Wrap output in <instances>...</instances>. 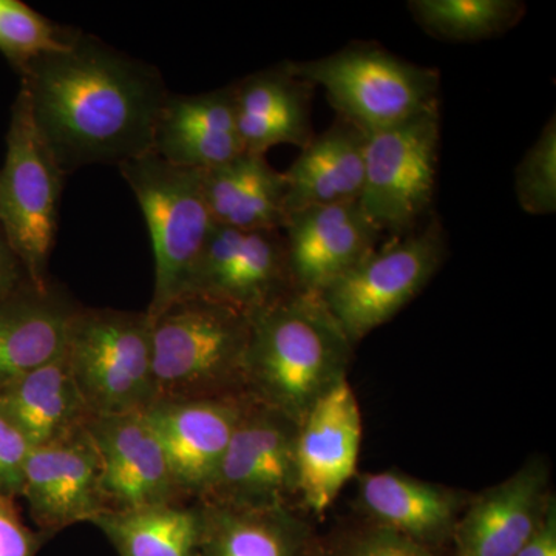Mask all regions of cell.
<instances>
[{"mask_svg": "<svg viewBox=\"0 0 556 556\" xmlns=\"http://www.w3.org/2000/svg\"><path fill=\"white\" fill-rule=\"evenodd\" d=\"M40 138L68 175L148 155L169 91L159 70L76 31L72 46L22 70Z\"/></svg>", "mask_w": 556, "mask_h": 556, "instance_id": "obj_1", "label": "cell"}, {"mask_svg": "<svg viewBox=\"0 0 556 556\" xmlns=\"http://www.w3.org/2000/svg\"><path fill=\"white\" fill-rule=\"evenodd\" d=\"M353 343L320 294L294 291L251 316L247 394L295 422L348 379Z\"/></svg>", "mask_w": 556, "mask_h": 556, "instance_id": "obj_2", "label": "cell"}, {"mask_svg": "<svg viewBox=\"0 0 556 556\" xmlns=\"http://www.w3.org/2000/svg\"><path fill=\"white\" fill-rule=\"evenodd\" d=\"M149 321L156 399L247 396L251 317L186 298Z\"/></svg>", "mask_w": 556, "mask_h": 556, "instance_id": "obj_3", "label": "cell"}, {"mask_svg": "<svg viewBox=\"0 0 556 556\" xmlns=\"http://www.w3.org/2000/svg\"><path fill=\"white\" fill-rule=\"evenodd\" d=\"M118 169L152 240L155 287L146 314L153 318L185 298L215 223L204 195L203 172L174 166L152 152Z\"/></svg>", "mask_w": 556, "mask_h": 556, "instance_id": "obj_4", "label": "cell"}, {"mask_svg": "<svg viewBox=\"0 0 556 556\" xmlns=\"http://www.w3.org/2000/svg\"><path fill=\"white\" fill-rule=\"evenodd\" d=\"M298 78L324 87L340 118L365 135L390 129L439 105V73L378 47H350L321 60L287 62Z\"/></svg>", "mask_w": 556, "mask_h": 556, "instance_id": "obj_5", "label": "cell"}, {"mask_svg": "<svg viewBox=\"0 0 556 556\" xmlns=\"http://www.w3.org/2000/svg\"><path fill=\"white\" fill-rule=\"evenodd\" d=\"M65 356L91 419L142 413L155 402L146 311L80 306Z\"/></svg>", "mask_w": 556, "mask_h": 556, "instance_id": "obj_6", "label": "cell"}, {"mask_svg": "<svg viewBox=\"0 0 556 556\" xmlns=\"http://www.w3.org/2000/svg\"><path fill=\"white\" fill-rule=\"evenodd\" d=\"M65 175L40 138L30 102L20 89L7 131L0 167V226L35 287L50 285L47 273L56 241Z\"/></svg>", "mask_w": 556, "mask_h": 556, "instance_id": "obj_7", "label": "cell"}, {"mask_svg": "<svg viewBox=\"0 0 556 556\" xmlns=\"http://www.w3.org/2000/svg\"><path fill=\"white\" fill-rule=\"evenodd\" d=\"M447 257V240L437 218L394 243L375 249L321 299L351 343L382 327L427 287Z\"/></svg>", "mask_w": 556, "mask_h": 556, "instance_id": "obj_8", "label": "cell"}, {"mask_svg": "<svg viewBox=\"0 0 556 556\" xmlns=\"http://www.w3.org/2000/svg\"><path fill=\"white\" fill-rule=\"evenodd\" d=\"M441 119L439 105L367 135L358 206L380 230L401 239L415 232L433 203Z\"/></svg>", "mask_w": 556, "mask_h": 556, "instance_id": "obj_9", "label": "cell"}, {"mask_svg": "<svg viewBox=\"0 0 556 556\" xmlns=\"http://www.w3.org/2000/svg\"><path fill=\"white\" fill-rule=\"evenodd\" d=\"M295 438V420L247 394L214 485L200 503L292 507L298 497Z\"/></svg>", "mask_w": 556, "mask_h": 556, "instance_id": "obj_10", "label": "cell"}, {"mask_svg": "<svg viewBox=\"0 0 556 556\" xmlns=\"http://www.w3.org/2000/svg\"><path fill=\"white\" fill-rule=\"evenodd\" d=\"M294 291L283 230L215 225L182 299L212 300L251 317Z\"/></svg>", "mask_w": 556, "mask_h": 556, "instance_id": "obj_11", "label": "cell"}, {"mask_svg": "<svg viewBox=\"0 0 556 556\" xmlns=\"http://www.w3.org/2000/svg\"><path fill=\"white\" fill-rule=\"evenodd\" d=\"M21 496L39 532L50 540L108 510L100 455L87 427L31 450Z\"/></svg>", "mask_w": 556, "mask_h": 556, "instance_id": "obj_12", "label": "cell"}, {"mask_svg": "<svg viewBox=\"0 0 556 556\" xmlns=\"http://www.w3.org/2000/svg\"><path fill=\"white\" fill-rule=\"evenodd\" d=\"M243 397L156 399L142 412L182 500L203 501L214 485Z\"/></svg>", "mask_w": 556, "mask_h": 556, "instance_id": "obj_13", "label": "cell"}, {"mask_svg": "<svg viewBox=\"0 0 556 556\" xmlns=\"http://www.w3.org/2000/svg\"><path fill=\"white\" fill-rule=\"evenodd\" d=\"M362 444V413L356 393L342 380L298 424V497L313 514L332 506L356 475Z\"/></svg>", "mask_w": 556, "mask_h": 556, "instance_id": "obj_14", "label": "cell"}, {"mask_svg": "<svg viewBox=\"0 0 556 556\" xmlns=\"http://www.w3.org/2000/svg\"><path fill=\"white\" fill-rule=\"evenodd\" d=\"M541 457L468 501L457 519L453 556H517L535 535L555 496Z\"/></svg>", "mask_w": 556, "mask_h": 556, "instance_id": "obj_15", "label": "cell"}, {"mask_svg": "<svg viewBox=\"0 0 556 556\" xmlns=\"http://www.w3.org/2000/svg\"><path fill=\"white\" fill-rule=\"evenodd\" d=\"M281 230L295 289L320 295L378 249L382 236L358 201L294 212Z\"/></svg>", "mask_w": 556, "mask_h": 556, "instance_id": "obj_16", "label": "cell"}, {"mask_svg": "<svg viewBox=\"0 0 556 556\" xmlns=\"http://www.w3.org/2000/svg\"><path fill=\"white\" fill-rule=\"evenodd\" d=\"M87 430L100 455L108 510L189 503L179 495L159 439L142 413L93 417Z\"/></svg>", "mask_w": 556, "mask_h": 556, "instance_id": "obj_17", "label": "cell"}, {"mask_svg": "<svg viewBox=\"0 0 556 556\" xmlns=\"http://www.w3.org/2000/svg\"><path fill=\"white\" fill-rule=\"evenodd\" d=\"M152 153L182 169L206 172L243 155L233 87L200 94H167Z\"/></svg>", "mask_w": 556, "mask_h": 556, "instance_id": "obj_18", "label": "cell"}, {"mask_svg": "<svg viewBox=\"0 0 556 556\" xmlns=\"http://www.w3.org/2000/svg\"><path fill=\"white\" fill-rule=\"evenodd\" d=\"M357 503L371 525L438 551L452 541L468 501L450 486L387 470L358 477Z\"/></svg>", "mask_w": 556, "mask_h": 556, "instance_id": "obj_19", "label": "cell"}, {"mask_svg": "<svg viewBox=\"0 0 556 556\" xmlns=\"http://www.w3.org/2000/svg\"><path fill=\"white\" fill-rule=\"evenodd\" d=\"M80 305L25 280L0 303V390L64 356Z\"/></svg>", "mask_w": 556, "mask_h": 556, "instance_id": "obj_20", "label": "cell"}, {"mask_svg": "<svg viewBox=\"0 0 556 556\" xmlns=\"http://www.w3.org/2000/svg\"><path fill=\"white\" fill-rule=\"evenodd\" d=\"M232 87L244 153L265 156L280 144L303 149L313 139L314 87L291 73L287 64L255 73Z\"/></svg>", "mask_w": 556, "mask_h": 556, "instance_id": "obj_21", "label": "cell"}, {"mask_svg": "<svg viewBox=\"0 0 556 556\" xmlns=\"http://www.w3.org/2000/svg\"><path fill=\"white\" fill-rule=\"evenodd\" d=\"M365 141L367 135L340 116L324 134L314 135L283 172L287 217L303 208L358 201L364 188Z\"/></svg>", "mask_w": 556, "mask_h": 556, "instance_id": "obj_22", "label": "cell"}, {"mask_svg": "<svg viewBox=\"0 0 556 556\" xmlns=\"http://www.w3.org/2000/svg\"><path fill=\"white\" fill-rule=\"evenodd\" d=\"M201 504L199 556H316L313 530L292 507Z\"/></svg>", "mask_w": 556, "mask_h": 556, "instance_id": "obj_23", "label": "cell"}, {"mask_svg": "<svg viewBox=\"0 0 556 556\" xmlns=\"http://www.w3.org/2000/svg\"><path fill=\"white\" fill-rule=\"evenodd\" d=\"M0 408L33 448L60 441L91 419L65 354L3 387Z\"/></svg>", "mask_w": 556, "mask_h": 556, "instance_id": "obj_24", "label": "cell"}, {"mask_svg": "<svg viewBox=\"0 0 556 556\" xmlns=\"http://www.w3.org/2000/svg\"><path fill=\"white\" fill-rule=\"evenodd\" d=\"M203 186L215 225L240 230L283 229L287 182L265 156L243 153L203 172Z\"/></svg>", "mask_w": 556, "mask_h": 556, "instance_id": "obj_25", "label": "cell"}, {"mask_svg": "<svg viewBox=\"0 0 556 556\" xmlns=\"http://www.w3.org/2000/svg\"><path fill=\"white\" fill-rule=\"evenodd\" d=\"M203 519V504L195 501L104 510L91 525L119 556H199Z\"/></svg>", "mask_w": 556, "mask_h": 556, "instance_id": "obj_26", "label": "cell"}, {"mask_svg": "<svg viewBox=\"0 0 556 556\" xmlns=\"http://www.w3.org/2000/svg\"><path fill=\"white\" fill-rule=\"evenodd\" d=\"M408 9L424 31L453 42L495 38L526 13L517 0H413Z\"/></svg>", "mask_w": 556, "mask_h": 556, "instance_id": "obj_27", "label": "cell"}, {"mask_svg": "<svg viewBox=\"0 0 556 556\" xmlns=\"http://www.w3.org/2000/svg\"><path fill=\"white\" fill-rule=\"evenodd\" d=\"M75 35L27 3L0 0V53L17 73L40 56L68 49Z\"/></svg>", "mask_w": 556, "mask_h": 556, "instance_id": "obj_28", "label": "cell"}, {"mask_svg": "<svg viewBox=\"0 0 556 556\" xmlns=\"http://www.w3.org/2000/svg\"><path fill=\"white\" fill-rule=\"evenodd\" d=\"M519 206L530 215L556 211V119L552 116L515 169Z\"/></svg>", "mask_w": 556, "mask_h": 556, "instance_id": "obj_29", "label": "cell"}, {"mask_svg": "<svg viewBox=\"0 0 556 556\" xmlns=\"http://www.w3.org/2000/svg\"><path fill=\"white\" fill-rule=\"evenodd\" d=\"M324 556H441L437 548L424 546L390 529L371 525L348 532Z\"/></svg>", "mask_w": 556, "mask_h": 556, "instance_id": "obj_30", "label": "cell"}, {"mask_svg": "<svg viewBox=\"0 0 556 556\" xmlns=\"http://www.w3.org/2000/svg\"><path fill=\"white\" fill-rule=\"evenodd\" d=\"M31 444L0 408V495L21 496Z\"/></svg>", "mask_w": 556, "mask_h": 556, "instance_id": "obj_31", "label": "cell"}, {"mask_svg": "<svg viewBox=\"0 0 556 556\" xmlns=\"http://www.w3.org/2000/svg\"><path fill=\"white\" fill-rule=\"evenodd\" d=\"M49 540L25 526L14 497L0 495V556H38Z\"/></svg>", "mask_w": 556, "mask_h": 556, "instance_id": "obj_32", "label": "cell"}, {"mask_svg": "<svg viewBox=\"0 0 556 556\" xmlns=\"http://www.w3.org/2000/svg\"><path fill=\"white\" fill-rule=\"evenodd\" d=\"M28 280L20 258L11 249L2 226H0V303L10 298L17 288Z\"/></svg>", "mask_w": 556, "mask_h": 556, "instance_id": "obj_33", "label": "cell"}, {"mask_svg": "<svg viewBox=\"0 0 556 556\" xmlns=\"http://www.w3.org/2000/svg\"><path fill=\"white\" fill-rule=\"evenodd\" d=\"M517 556H556V501H552L546 518L535 535L519 551Z\"/></svg>", "mask_w": 556, "mask_h": 556, "instance_id": "obj_34", "label": "cell"}]
</instances>
